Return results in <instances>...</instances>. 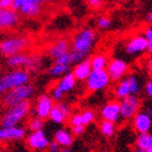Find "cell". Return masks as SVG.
<instances>
[{
	"label": "cell",
	"mask_w": 152,
	"mask_h": 152,
	"mask_svg": "<svg viewBox=\"0 0 152 152\" xmlns=\"http://www.w3.org/2000/svg\"><path fill=\"white\" fill-rule=\"evenodd\" d=\"M96 42V34L89 27H83L75 32L71 42V52L73 55L74 63H79L87 59V56L92 52Z\"/></svg>",
	"instance_id": "obj_1"
},
{
	"label": "cell",
	"mask_w": 152,
	"mask_h": 152,
	"mask_svg": "<svg viewBox=\"0 0 152 152\" xmlns=\"http://www.w3.org/2000/svg\"><path fill=\"white\" fill-rule=\"evenodd\" d=\"M31 46V40L27 36L10 35L0 40V55L4 57H11L19 53H24Z\"/></svg>",
	"instance_id": "obj_2"
},
{
	"label": "cell",
	"mask_w": 152,
	"mask_h": 152,
	"mask_svg": "<svg viewBox=\"0 0 152 152\" xmlns=\"http://www.w3.org/2000/svg\"><path fill=\"white\" fill-rule=\"evenodd\" d=\"M30 80V73L26 69H11L0 77V96L11 89L27 84Z\"/></svg>",
	"instance_id": "obj_3"
},
{
	"label": "cell",
	"mask_w": 152,
	"mask_h": 152,
	"mask_svg": "<svg viewBox=\"0 0 152 152\" xmlns=\"http://www.w3.org/2000/svg\"><path fill=\"white\" fill-rule=\"evenodd\" d=\"M30 111H31V104H30L28 100L10 106L1 118V127L7 129V127L19 126V124L27 116Z\"/></svg>",
	"instance_id": "obj_4"
},
{
	"label": "cell",
	"mask_w": 152,
	"mask_h": 152,
	"mask_svg": "<svg viewBox=\"0 0 152 152\" xmlns=\"http://www.w3.org/2000/svg\"><path fill=\"white\" fill-rule=\"evenodd\" d=\"M34 94H35V87L27 83L25 86H21L19 88H15V89L9 90V92H6L3 95V103L7 108H10V106L18 105L22 102L30 100Z\"/></svg>",
	"instance_id": "obj_5"
},
{
	"label": "cell",
	"mask_w": 152,
	"mask_h": 152,
	"mask_svg": "<svg viewBox=\"0 0 152 152\" xmlns=\"http://www.w3.org/2000/svg\"><path fill=\"white\" fill-rule=\"evenodd\" d=\"M110 77L106 69H93L88 79L86 80V86L89 92H99L105 88H108L110 84Z\"/></svg>",
	"instance_id": "obj_6"
},
{
	"label": "cell",
	"mask_w": 152,
	"mask_h": 152,
	"mask_svg": "<svg viewBox=\"0 0 152 152\" xmlns=\"http://www.w3.org/2000/svg\"><path fill=\"white\" fill-rule=\"evenodd\" d=\"M147 47H148V42L145 39V36L135 35L125 42L124 50L127 56L135 57V56H141L145 52H147Z\"/></svg>",
	"instance_id": "obj_7"
},
{
	"label": "cell",
	"mask_w": 152,
	"mask_h": 152,
	"mask_svg": "<svg viewBox=\"0 0 152 152\" xmlns=\"http://www.w3.org/2000/svg\"><path fill=\"white\" fill-rule=\"evenodd\" d=\"M141 102L137 95H129L120 100V115L124 120L134 119V116L140 111Z\"/></svg>",
	"instance_id": "obj_8"
},
{
	"label": "cell",
	"mask_w": 152,
	"mask_h": 152,
	"mask_svg": "<svg viewBox=\"0 0 152 152\" xmlns=\"http://www.w3.org/2000/svg\"><path fill=\"white\" fill-rule=\"evenodd\" d=\"M53 106H55V100L52 99V96L48 94H42L36 99L35 106L32 108L31 113H34V115L36 118L45 120V119H48Z\"/></svg>",
	"instance_id": "obj_9"
},
{
	"label": "cell",
	"mask_w": 152,
	"mask_h": 152,
	"mask_svg": "<svg viewBox=\"0 0 152 152\" xmlns=\"http://www.w3.org/2000/svg\"><path fill=\"white\" fill-rule=\"evenodd\" d=\"M50 139L43 130L30 132L26 137V145L31 151H45L50 146Z\"/></svg>",
	"instance_id": "obj_10"
},
{
	"label": "cell",
	"mask_w": 152,
	"mask_h": 152,
	"mask_svg": "<svg viewBox=\"0 0 152 152\" xmlns=\"http://www.w3.org/2000/svg\"><path fill=\"white\" fill-rule=\"evenodd\" d=\"M111 82H120L125 78V75L129 72V64L121 58H114L109 62V66L106 68Z\"/></svg>",
	"instance_id": "obj_11"
},
{
	"label": "cell",
	"mask_w": 152,
	"mask_h": 152,
	"mask_svg": "<svg viewBox=\"0 0 152 152\" xmlns=\"http://www.w3.org/2000/svg\"><path fill=\"white\" fill-rule=\"evenodd\" d=\"M20 22V14L14 9H0V31H9Z\"/></svg>",
	"instance_id": "obj_12"
},
{
	"label": "cell",
	"mask_w": 152,
	"mask_h": 152,
	"mask_svg": "<svg viewBox=\"0 0 152 152\" xmlns=\"http://www.w3.org/2000/svg\"><path fill=\"white\" fill-rule=\"evenodd\" d=\"M132 126L137 135L150 132L152 129V118L146 111H139L132 119Z\"/></svg>",
	"instance_id": "obj_13"
},
{
	"label": "cell",
	"mask_w": 152,
	"mask_h": 152,
	"mask_svg": "<svg viewBox=\"0 0 152 152\" xmlns=\"http://www.w3.org/2000/svg\"><path fill=\"white\" fill-rule=\"evenodd\" d=\"M71 52V42L68 41L64 37H61V39L56 40L52 45H50L47 48V53L48 56L53 59H57L59 57H62L66 53Z\"/></svg>",
	"instance_id": "obj_14"
},
{
	"label": "cell",
	"mask_w": 152,
	"mask_h": 152,
	"mask_svg": "<svg viewBox=\"0 0 152 152\" xmlns=\"http://www.w3.org/2000/svg\"><path fill=\"white\" fill-rule=\"evenodd\" d=\"M100 116L103 120L111 121V123H118L120 115V102L118 100H111L108 102L103 108L100 109Z\"/></svg>",
	"instance_id": "obj_15"
},
{
	"label": "cell",
	"mask_w": 152,
	"mask_h": 152,
	"mask_svg": "<svg viewBox=\"0 0 152 152\" xmlns=\"http://www.w3.org/2000/svg\"><path fill=\"white\" fill-rule=\"evenodd\" d=\"M42 1L41 0H26L25 4L21 6L19 14L26 18H36L42 11Z\"/></svg>",
	"instance_id": "obj_16"
},
{
	"label": "cell",
	"mask_w": 152,
	"mask_h": 152,
	"mask_svg": "<svg viewBox=\"0 0 152 152\" xmlns=\"http://www.w3.org/2000/svg\"><path fill=\"white\" fill-rule=\"evenodd\" d=\"M92 71L93 68H92V64H90V59H84L74 66L72 73L74 74L77 82H86L90 75V73H92Z\"/></svg>",
	"instance_id": "obj_17"
},
{
	"label": "cell",
	"mask_w": 152,
	"mask_h": 152,
	"mask_svg": "<svg viewBox=\"0 0 152 152\" xmlns=\"http://www.w3.org/2000/svg\"><path fill=\"white\" fill-rule=\"evenodd\" d=\"M53 140H55L58 145L62 148H69L73 145V134L67 130V129H58L55 132L53 136Z\"/></svg>",
	"instance_id": "obj_18"
},
{
	"label": "cell",
	"mask_w": 152,
	"mask_h": 152,
	"mask_svg": "<svg viewBox=\"0 0 152 152\" xmlns=\"http://www.w3.org/2000/svg\"><path fill=\"white\" fill-rule=\"evenodd\" d=\"M27 61H28V55L19 53V55L7 57L5 61V64L9 68H11V69H25Z\"/></svg>",
	"instance_id": "obj_19"
},
{
	"label": "cell",
	"mask_w": 152,
	"mask_h": 152,
	"mask_svg": "<svg viewBox=\"0 0 152 152\" xmlns=\"http://www.w3.org/2000/svg\"><path fill=\"white\" fill-rule=\"evenodd\" d=\"M25 136H26V127L24 126H14V127L4 129V141H18V140H22Z\"/></svg>",
	"instance_id": "obj_20"
},
{
	"label": "cell",
	"mask_w": 152,
	"mask_h": 152,
	"mask_svg": "<svg viewBox=\"0 0 152 152\" xmlns=\"http://www.w3.org/2000/svg\"><path fill=\"white\" fill-rule=\"evenodd\" d=\"M75 84H77V79H75L74 74L72 72H68L66 75H63V77L58 80L56 87L66 94L68 92H71V90H73L75 88Z\"/></svg>",
	"instance_id": "obj_21"
},
{
	"label": "cell",
	"mask_w": 152,
	"mask_h": 152,
	"mask_svg": "<svg viewBox=\"0 0 152 152\" xmlns=\"http://www.w3.org/2000/svg\"><path fill=\"white\" fill-rule=\"evenodd\" d=\"M114 93H115V96L118 98L119 100H123L124 98H126V96H129V95H132V94H131L130 82H129V79H127V78L121 79V80L118 83V84H116Z\"/></svg>",
	"instance_id": "obj_22"
},
{
	"label": "cell",
	"mask_w": 152,
	"mask_h": 152,
	"mask_svg": "<svg viewBox=\"0 0 152 152\" xmlns=\"http://www.w3.org/2000/svg\"><path fill=\"white\" fill-rule=\"evenodd\" d=\"M109 58L104 53H95L90 58V64L93 69H106L109 66Z\"/></svg>",
	"instance_id": "obj_23"
},
{
	"label": "cell",
	"mask_w": 152,
	"mask_h": 152,
	"mask_svg": "<svg viewBox=\"0 0 152 152\" xmlns=\"http://www.w3.org/2000/svg\"><path fill=\"white\" fill-rule=\"evenodd\" d=\"M43 67V59L39 55H28V61L25 69L27 72H37Z\"/></svg>",
	"instance_id": "obj_24"
},
{
	"label": "cell",
	"mask_w": 152,
	"mask_h": 152,
	"mask_svg": "<svg viewBox=\"0 0 152 152\" xmlns=\"http://www.w3.org/2000/svg\"><path fill=\"white\" fill-rule=\"evenodd\" d=\"M136 147L141 150H148L152 147V134L146 132V134H139L135 140Z\"/></svg>",
	"instance_id": "obj_25"
},
{
	"label": "cell",
	"mask_w": 152,
	"mask_h": 152,
	"mask_svg": "<svg viewBox=\"0 0 152 152\" xmlns=\"http://www.w3.org/2000/svg\"><path fill=\"white\" fill-rule=\"evenodd\" d=\"M48 119L52 121V123H55V124H57V125H62V124H64L66 121L68 120L67 116L58 109V106H57L56 104H55V106L52 108V110H51V113H50Z\"/></svg>",
	"instance_id": "obj_26"
},
{
	"label": "cell",
	"mask_w": 152,
	"mask_h": 152,
	"mask_svg": "<svg viewBox=\"0 0 152 152\" xmlns=\"http://www.w3.org/2000/svg\"><path fill=\"white\" fill-rule=\"evenodd\" d=\"M68 72H69V66H63V64H57V63H55L48 69V74L52 78H58V77L62 78Z\"/></svg>",
	"instance_id": "obj_27"
},
{
	"label": "cell",
	"mask_w": 152,
	"mask_h": 152,
	"mask_svg": "<svg viewBox=\"0 0 152 152\" xmlns=\"http://www.w3.org/2000/svg\"><path fill=\"white\" fill-rule=\"evenodd\" d=\"M99 130H100L102 135H104L105 137H111L116 131V125H115V123H111V121L103 120L99 125Z\"/></svg>",
	"instance_id": "obj_28"
},
{
	"label": "cell",
	"mask_w": 152,
	"mask_h": 152,
	"mask_svg": "<svg viewBox=\"0 0 152 152\" xmlns=\"http://www.w3.org/2000/svg\"><path fill=\"white\" fill-rule=\"evenodd\" d=\"M43 125H45V123H43V120L42 119H40V118H31L28 120V123H27V129L31 132H34V131H40V130H42L43 129Z\"/></svg>",
	"instance_id": "obj_29"
},
{
	"label": "cell",
	"mask_w": 152,
	"mask_h": 152,
	"mask_svg": "<svg viewBox=\"0 0 152 152\" xmlns=\"http://www.w3.org/2000/svg\"><path fill=\"white\" fill-rule=\"evenodd\" d=\"M130 82V87H131V94L132 95H137L141 92V84H140V80L139 78L136 77L135 74H130L126 77Z\"/></svg>",
	"instance_id": "obj_30"
},
{
	"label": "cell",
	"mask_w": 152,
	"mask_h": 152,
	"mask_svg": "<svg viewBox=\"0 0 152 152\" xmlns=\"http://www.w3.org/2000/svg\"><path fill=\"white\" fill-rule=\"evenodd\" d=\"M79 114H80V118H82V124L84 126L92 124L95 120V113L93 110H84L83 113H79Z\"/></svg>",
	"instance_id": "obj_31"
},
{
	"label": "cell",
	"mask_w": 152,
	"mask_h": 152,
	"mask_svg": "<svg viewBox=\"0 0 152 152\" xmlns=\"http://www.w3.org/2000/svg\"><path fill=\"white\" fill-rule=\"evenodd\" d=\"M55 63H57V64H63V66H71L72 63H74L72 52H68V53H66V55H63L62 57L57 58V59L55 61Z\"/></svg>",
	"instance_id": "obj_32"
},
{
	"label": "cell",
	"mask_w": 152,
	"mask_h": 152,
	"mask_svg": "<svg viewBox=\"0 0 152 152\" xmlns=\"http://www.w3.org/2000/svg\"><path fill=\"white\" fill-rule=\"evenodd\" d=\"M111 19L110 18H108V16H100L99 19L96 20V25H98V27L99 28H102V30H108L110 26H111Z\"/></svg>",
	"instance_id": "obj_33"
},
{
	"label": "cell",
	"mask_w": 152,
	"mask_h": 152,
	"mask_svg": "<svg viewBox=\"0 0 152 152\" xmlns=\"http://www.w3.org/2000/svg\"><path fill=\"white\" fill-rule=\"evenodd\" d=\"M50 95L52 96V99L55 100V102L59 103V102H62L63 96H64V93L62 92V90H59V89L55 86V87H53V88L51 89V94H50Z\"/></svg>",
	"instance_id": "obj_34"
},
{
	"label": "cell",
	"mask_w": 152,
	"mask_h": 152,
	"mask_svg": "<svg viewBox=\"0 0 152 152\" xmlns=\"http://www.w3.org/2000/svg\"><path fill=\"white\" fill-rule=\"evenodd\" d=\"M56 105L58 106V109H59V110L62 111V113L64 114V115L67 116V119H69V118H71V108H69V106H68L66 103L59 102V103H57Z\"/></svg>",
	"instance_id": "obj_35"
},
{
	"label": "cell",
	"mask_w": 152,
	"mask_h": 152,
	"mask_svg": "<svg viewBox=\"0 0 152 152\" xmlns=\"http://www.w3.org/2000/svg\"><path fill=\"white\" fill-rule=\"evenodd\" d=\"M87 5L90 7V9L98 10L103 6V0H87Z\"/></svg>",
	"instance_id": "obj_36"
},
{
	"label": "cell",
	"mask_w": 152,
	"mask_h": 152,
	"mask_svg": "<svg viewBox=\"0 0 152 152\" xmlns=\"http://www.w3.org/2000/svg\"><path fill=\"white\" fill-rule=\"evenodd\" d=\"M86 131V126H73L72 127V134L73 136H82Z\"/></svg>",
	"instance_id": "obj_37"
},
{
	"label": "cell",
	"mask_w": 152,
	"mask_h": 152,
	"mask_svg": "<svg viewBox=\"0 0 152 152\" xmlns=\"http://www.w3.org/2000/svg\"><path fill=\"white\" fill-rule=\"evenodd\" d=\"M143 36H145V39L147 40L148 43H152V26L151 25L143 30Z\"/></svg>",
	"instance_id": "obj_38"
},
{
	"label": "cell",
	"mask_w": 152,
	"mask_h": 152,
	"mask_svg": "<svg viewBox=\"0 0 152 152\" xmlns=\"http://www.w3.org/2000/svg\"><path fill=\"white\" fill-rule=\"evenodd\" d=\"M145 93L146 95L150 98V99H152V78H150L146 84H145Z\"/></svg>",
	"instance_id": "obj_39"
},
{
	"label": "cell",
	"mask_w": 152,
	"mask_h": 152,
	"mask_svg": "<svg viewBox=\"0 0 152 152\" xmlns=\"http://www.w3.org/2000/svg\"><path fill=\"white\" fill-rule=\"evenodd\" d=\"M14 0H0V9H11Z\"/></svg>",
	"instance_id": "obj_40"
},
{
	"label": "cell",
	"mask_w": 152,
	"mask_h": 152,
	"mask_svg": "<svg viewBox=\"0 0 152 152\" xmlns=\"http://www.w3.org/2000/svg\"><path fill=\"white\" fill-rule=\"evenodd\" d=\"M48 150H50V152H59V151H61V146L58 145V143H57L55 140H53V141H51V143H50Z\"/></svg>",
	"instance_id": "obj_41"
},
{
	"label": "cell",
	"mask_w": 152,
	"mask_h": 152,
	"mask_svg": "<svg viewBox=\"0 0 152 152\" xmlns=\"http://www.w3.org/2000/svg\"><path fill=\"white\" fill-rule=\"evenodd\" d=\"M145 67H146V72H147V74L152 78V56L146 61Z\"/></svg>",
	"instance_id": "obj_42"
},
{
	"label": "cell",
	"mask_w": 152,
	"mask_h": 152,
	"mask_svg": "<svg viewBox=\"0 0 152 152\" xmlns=\"http://www.w3.org/2000/svg\"><path fill=\"white\" fill-rule=\"evenodd\" d=\"M42 4H57L61 0H41Z\"/></svg>",
	"instance_id": "obj_43"
},
{
	"label": "cell",
	"mask_w": 152,
	"mask_h": 152,
	"mask_svg": "<svg viewBox=\"0 0 152 152\" xmlns=\"http://www.w3.org/2000/svg\"><path fill=\"white\" fill-rule=\"evenodd\" d=\"M4 142V129L0 127V143Z\"/></svg>",
	"instance_id": "obj_44"
},
{
	"label": "cell",
	"mask_w": 152,
	"mask_h": 152,
	"mask_svg": "<svg viewBox=\"0 0 152 152\" xmlns=\"http://www.w3.org/2000/svg\"><path fill=\"white\" fill-rule=\"evenodd\" d=\"M147 22L152 26V10H151V11L148 12V15H147Z\"/></svg>",
	"instance_id": "obj_45"
},
{
	"label": "cell",
	"mask_w": 152,
	"mask_h": 152,
	"mask_svg": "<svg viewBox=\"0 0 152 152\" xmlns=\"http://www.w3.org/2000/svg\"><path fill=\"white\" fill-rule=\"evenodd\" d=\"M146 113L148 114V115L152 118V105H148L147 106V109H146Z\"/></svg>",
	"instance_id": "obj_46"
},
{
	"label": "cell",
	"mask_w": 152,
	"mask_h": 152,
	"mask_svg": "<svg viewBox=\"0 0 152 152\" xmlns=\"http://www.w3.org/2000/svg\"><path fill=\"white\" fill-rule=\"evenodd\" d=\"M147 53L150 56H152V43H148V47H147Z\"/></svg>",
	"instance_id": "obj_47"
},
{
	"label": "cell",
	"mask_w": 152,
	"mask_h": 152,
	"mask_svg": "<svg viewBox=\"0 0 152 152\" xmlns=\"http://www.w3.org/2000/svg\"><path fill=\"white\" fill-rule=\"evenodd\" d=\"M59 152H72L69 148H62V150H61Z\"/></svg>",
	"instance_id": "obj_48"
},
{
	"label": "cell",
	"mask_w": 152,
	"mask_h": 152,
	"mask_svg": "<svg viewBox=\"0 0 152 152\" xmlns=\"http://www.w3.org/2000/svg\"><path fill=\"white\" fill-rule=\"evenodd\" d=\"M0 152H11V151L7 150V148H3V147H1V148H0Z\"/></svg>",
	"instance_id": "obj_49"
},
{
	"label": "cell",
	"mask_w": 152,
	"mask_h": 152,
	"mask_svg": "<svg viewBox=\"0 0 152 152\" xmlns=\"http://www.w3.org/2000/svg\"><path fill=\"white\" fill-rule=\"evenodd\" d=\"M135 152H147V151H146V150H141V148H136Z\"/></svg>",
	"instance_id": "obj_50"
},
{
	"label": "cell",
	"mask_w": 152,
	"mask_h": 152,
	"mask_svg": "<svg viewBox=\"0 0 152 152\" xmlns=\"http://www.w3.org/2000/svg\"><path fill=\"white\" fill-rule=\"evenodd\" d=\"M147 152H152V147H151V148H148V150H147Z\"/></svg>",
	"instance_id": "obj_51"
},
{
	"label": "cell",
	"mask_w": 152,
	"mask_h": 152,
	"mask_svg": "<svg viewBox=\"0 0 152 152\" xmlns=\"http://www.w3.org/2000/svg\"><path fill=\"white\" fill-rule=\"evenodd\" d=\"M113 1H120V0H113Z\"/></svg>",
	"instance_id": "obj_52"
}]
</instances>
